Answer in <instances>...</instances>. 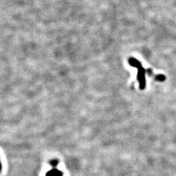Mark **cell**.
<instances>
[{"mask_svg": "<svg viewBox=\"0 0 176 176\" xmlns=\"http://www.w3.org/2000/svg\"><path fill=\"white\" fill-rule=\"evenodd\" d=\"M57 163H58V162H57V160H54V161H52V162H51V166L56 167V166H57Z\"/></svg>", "mask_w": 176, "mask_h": 176, "instance_id": "2", "label": "cell"}, {"mask_svg": "<svg viewBox=\"0 0 176 176\" xmlns=\"http://www.w3.org/2000/svg\"><path fill=\"white\" fill-rule=\"evenodd\" d=\"M1 162H0V172H1Z\"/></svg>", "mask_w": 176, "mask_h": 176, "instance_id": "3", "label": "cell"}, {"mask_svg": "<svg viewBox=\"0 0 176 176\" xmlns=\"http://www.w3.org/2000/svg\"><path fill=\"white\" fill-rule=\"evenodd\" d=\"M46 176H63V174L58 170L54 169L48 171L46 173Z\"/></svg>", "mask_w": 176, "mask_h": 176, "instance_id": "1", "label": "cell"}]
</instances>
